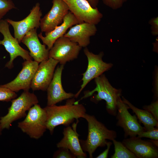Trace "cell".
I'll return each instance as SVG.
<instances>
[{
  "label": "cell",
  "instance_id": "obj_28",
  "mask_svg": "<svg viewBox=\"0 0 158 158\" xmlns=\"http://www.w3.org/2000/svg\"><path fill=\"white\" fill-rule=\"evenodd\" d=\"M143 108L150 113L158 121V101L156 100L149 105L144 106Z\"/></svg>",
  "mask_w": 158,
  "mask_h": 158
},
{
  "label": "cell",
  "instance_id": "obj_25",
  "mask_svg": "<svg viewBox=\"0 0 158 158\" xmlns=\"http://www.w3.org/2000/svg\"><path fill=\"white\" fill-rule=\"evenodd\" d=\"M138 137H145L151 139L158 140V128L154 127L149 130L142 131L138 135Z\"/></svg>",
  "mask_w": 158,
  "mask_h": 158
},
{
  "label": "cell",
  "instance_id": "obj_8",
  "mask_svg": "<svg viewBox=\"0 0 158 158\" xmlns=\"http://www.w3.org/2000/svg\"><path fill=\"white\" fill-rule=\"evenodd\" d=\"M82 48L63 36L57 39L49 50V58L57 60L61 65H64L67 62L76 59Z\"/></svg>",
  "mask_w": 158,
  "mask_h": 158
},
{
  "label": "cell",
  "instance_id": "obj_10",
  "mask_svg": "<svg viewBox=\"0 0 158 158\" xmlns=\"http://www.w3.org/2000/svg\"><path fill=\"white\" fill-rule=\"evenodd\" d=\"M116 125L122 128L126 138L136 137L142 131L145 130L138 123L135 115H132L128 111V106L124 103L121 97L118 100L117 104Z\"/></svg>",
  "mask_w": 158,
  "mask_h": 158
},
{
  "label": "cell",
  "instance_id": "obj_24",
  "mask_svg": "<svg viewBox=\"0 0 158 158\" xmlns=\"http://www.w3.org/2000/svg\"><path fill=\"white\" fill-rule=\"evenodd\" d=\"M17 97V95L15 92L0 85V101H10Z\"/></svg>",
  "mask_w": 158,
  "mask_h": 158
},
{
  "label": "cell",
  "instance_id": "obj_32",
  "mask_svg": "<svg viewBox=\"0 0 158 158\" xmlns=\"http://www.w3.org/2000/svg\"><path fill=\"white\" fill-rule=\"evenodd\" d=\"M150 141L153 143L157 147H158V140L151 139L149 140Z\"/></svg>",
  "mask_w": 158,
  "mask_h": 158
},
{
  "label": "cell",
  "instance_id": "obj_9",
  "mask_svg": "<svg viewBox=\"0 0 158 158\" xmlns=\"http://www.w3.org/2000/svg\"><path fill=\"white\" fill-rule=\"evenodd\" d=\"M69 11L81 23L85 22L95 25L101 21L103 15L97 8L92 7L87 0H62Z\"/></svg>",
  "mask_w": 158,
  "mask_h": 158
},
{
  "label": "cell",
  "instance_id": "obj_30",
  "mask_svg": "<svg viewBox=\"0 0 158 158\" xmlns=\"http://www.w3.org/2000/svg\"><path fill=\"white\" fill-rule=\"evenodd\" d=\"M112 144V142H107L106 146L107 148L102 153L98 156L96 158H107L108 157V154L111 146Z\"/></svg>",
  "mask_w": 158,
  "mask_h": 158
},
{
  "label": "cell",
  "instance_id": "obj_2",
  "mask_svg": "<svg viewBox=\"0 0 158 158\" xmlns=\"http://www.w3.org/2000/svg\"><path fill=\"white\" fill-rule=\"evenodd\" d=\"M83 118L87 122L88 135L86 140H80V142L83 151L87 152L89 158H92L96 149L106 146L107 140L115 139L117 133L115 131L108 129L93 115L86 113Z\"/></svg>",
  "mask_w": 158,
  "mask_h": 158
},
{
  "label": "cell",
  "instance_id": "obj_15",
  "mask_svg": "<svg viewBox=\"0 0 158 158\" xmlns=\"http://www.w3.org/2000/svg\"><path fill=\"white\" fill-rule=\"evenodd\" d=\"M64 65H61L55 69L53 78L47 89V106L56 105L62 101L74 97L75 94L67 93L64 90L61 82V76Z\"/></svg>",
  "mask_w": 158,
  "mask_h": 158
},
{
  "label": "cell",
  "instance_id": "obj_22",
  "mask_svg": "<svg viewBox=\"0 0 158 158\" xmlns=\"http://www.w3.org/2000/svg\"><path fill=\"white\" fill-rule=\"evenodd\" d=\"M114 147V153L111 158H137L136 156L122 143L116 140H112Z\"/></svg>",
  "mask_w": 158,
  "mask_h": 158
},
{
  "label": "cell",
  "instance_id": "obj_20",
  "mask_svg": "<svg viewBox=\"0 0 158 158\" xmlns=\"http://www.w3.org/2000/svg\"><path fill=\"white\" fill-rule=\"evenodd\" d=\"M81 23L75 16L69 11L64 17L63 22L51 31L45 33L44 36L41 32L38 35V37L49 50L54 42L58 38L63 36L67 30L72 26Z\"/></svg>",
  "mask_w": 158,
  "mask_h": 158
},
{
  "label": "cell",
  "instance_id": "obj_12",
  "mask_svg": "<svg viewBox=\"0 0 158 158\" xmlns=\"http://www.w3.org/2000/svg\"><path fill=\"white\" fill-rule=\"evenodd\" d=\"M39 63L32 60H25L22 68L16 77L12 81L1 85L14 92L21 90L29 91L31 82L38 68Z\"/></svg>",
  "mask_w": 158,
  "mask_h": 158
},
{
  "label": "cell",
  "instance_id": "obj_21",
  "mask_svg": "<svg viewBox=\"0 0 158 158\" xmlns=\"http://www.w3.org/2000/svg\"><path fill=\"white\" fill-rule=\"evenodd\" d=\"M123 102L126 104L134 113L140 122L144 126L145 130L158 127V121L149 112L145 110L140 109L135 107L128 100L122 97Z\"/></svg>",
  "mask_w": 158,
  "mask_h": 158
},
{
  "label": "cell",
  "instance_id": "obj_6",
  "mask_svg": "<svg viewBox=\"0 0 158 158\" xmlns=\"http://www.w3.org/2000/svg\"><path fill=\"white\" fill-rule=\"evenodd\" d=\"M9 24L6 19L0 21V33L3 39L0 40V46H3L9 53L10 59L5 65V67L11 69L13 67V61L17 57H21L25 60H32L29 52L22 47L18 40L12 35L9 30Z\"/></svg>",
  "mask_w": 158,
  "mask_h": 158
},
{
  "label": "cell",
  "instance_id": "obj_19",
  "mask_svg": "<svg viewBox=\"0 0 158 158\" xmlns=\"http://www.w3.org/2000/svg\"><path fill=\"white\" fill-rule=\"evenodd\" d=\"M77 123L73 124L72 128L68 126L64 129L63 137L56 146L58 148L68 149L77 158H85L87 155L81 147L79 139V135L76 131Z\"/></svg>",
  "mask_w": 158,
  "mask_h": 158
},
{
  "label": "cell",
  "instance_id": "obj_7",
  "mask_svg": "<svg viewBox=\"0 0 158 158\" xmlns=\"http://www.w3.org/2000/svg\"><path fill=\"white\" fill-rule=\"evenodd\" d=\"M88 60V65L86 71L82 74L83 83L78 92L75 95L74 97L77 98L87 84L93 79H95L103 73L109 70L113 66L111 63L104 62L102 57L103 52L99 54H95L90 51L88 48L85 47L83 50Z\"/></svg>",
  "mask_w": 158,
  "mask_h": 158
},
{
  "label": "cell",
  "instance_id": "obj_3",
  "mask_svg": "<svg viewBox=\"0 0 158 158\" xmlns=\"http://www.w3.org/2000/svg\"><path fill=\"white\" fill-rule=\"evenodd\" d=\"M95 88L91 91L85 92L80 100L89 97L97 92V94L93 97V101L97 102L102 100H104L108 113L112 115H116L117 102L121 97V91L114 87L103 74L95 78Z\"/></svg>",
  "mask_w": 158,
  "mask_h": 158
},
{
  "label": "cell",
  "instance_id": "obj_18",
  "mask_svg": "<svg viewBox=\"0 0 158 158\" xmlns=\"http://www.w3.org/2000/svg\"><path fill=\"white\" fill-rule=\"evenodd\" d=\"M37 29L34 28L28 32L24 36L21 42L29 50V54L34 61L39 63L49 58V50L46 45L40 42L37 33Z\"/></svg>",
  "mask_w": 158,
  "mask_h": 158
},
{
  "label": "cell",
  "instance_id": "obj_16",
  "mask_svg": "<svg viewBox=\"0 0 158 158\" xmlns=\"http://www.w3.org/2000/svg\"><path fill=\"white\" fill-rule=\"evenodd\" d=\"M137 158H157V147L150 141L135 137L124 139L122 142Z\"/></svg>",
  "mask_w": 158,
  "mask_h": 158
},
{
  "label": "cell",
  "instance_id": "obj_1",
  "mask_svg": "<svg viewBox=\"0 0 158 158\" xmlns=\"http://www.w3.org/2000/svg\"><path fill=\"white\" fill-rule=\"evenodd\" d=\"M72 98L67 99L66 104L57 106L54 105L44 108L47 114L46 127L52 134L55 128L60 125L67 126L75 119L83 118L86 109L82 104L79 103Z\"/></svg>",
  "mask_w": 158,
  "mask_h": 158
},
{
  "label": "cell",
  "instance_id": "obj_4",
  "mask_svg": "<svg viewBox=\"0 0 158 158\" xmlns=\"http://www.w3.org/2000/svg\"><path fill=\"white\" fill-rule=\"evenodd\" d=\"M11 101V104L8 109L7 113L1 117L3 129H9L13 122L26 116V111L39 103L37 97L34 93L26 91H24L17 98Z\"/></svg>",
  "mask_w": 158,
  "mask_h": 158
},
{
  "label": "cell",
  "instance_id": "obj_13",
  "mask_svg": "<svg viewBox=\"0 0 158 158\" xmlns=\"http://www.w3.org/2000/svg\"><path fill=\"white\" fill-rule=\"evenodd\" d=\"M59 63L58 61L51 58L40 63L31 82V88L32 90L47 91Z\"/></svg>",
  "mask_w": 158,
  "mask_h": 158
},
{
  "label": "cell",
  "instance_id": "obj_31",
  "mask_svg": "<svg viewBox=\"0 0 158 158\" xmlns=\"http://www.w3.org/2000/svg\"><path fill=\"white\" fill-rule=\"evenodd\" d=\"M91 6L93 8H97L99 0H87Z\"/></svg>",
  "mask_w": 158,
  "mask_h": 158
},
{
  "label": "cell",
  "instance_id": "obj_27",
  "mask_svg": "<svg viewBox=\"0 0 158 158\" xmlns=\"http://www.w3.org/2000/svg\"><path fill=\"white\" fill-rule=\"evenodd\" d=\"M106 6L113 10H117L121 7L127 0H102Z\"/></svg>",
  "mask_w": 158,
  "mask_h": 158
},
{
  "label": "cell",
  "instance_id": "obj_29",
  "mask_svg": "<svg viewBox=\"0 0 158 158\" xmlns=\"http://www.w3.org/2000/svg\"><path fill=\"white\" fill-rule=\"evenodd\" d=\"M149 23L151 26L152 34L155 36L158 35V17H154L150 20Z\"/></svg>",
  "mask_w": 158,
  "mask_h": 158
},
{
  "label": "cell",
  "instance_id": "obj_23",
  "mask_svg": "<svg viewBox=\"0 0 158 158\" xmlns=\"http://www.w3.org/2000/svg\"><path fill=\"white\" fill-rule=\"evenodd\" d=\"M16 8L12 0H0V21L8 12Z\"/></svg>",
  "mask_w": 158,
  "mask_h": 158
},
{
  "label": "cell",
  "instance_id": "obj_17",
  "mask_svg": "<svg viewBox=\"0 0 158 158\" xmlns=\"http://www.w3.org/2000/svg\"><path fill=\"white\" fill-rule=\"evenodd\" d=\"M97 31L95 25L83 22L71 27L63 36L85 48L89 44L90 37L95 35Z\"/></svg>",
  "mask_w": 158,
  "mask_h": 158
},
{
  "label": "cell",
  "instance_id": "obj_26",
  "mask_svg": "<svg viewBox=\"0 0 158 158\" xmlns=\"http://www.w3.org/2000/svg\"><path fill=\"white\" fill-rule=\"evenodd\" d=\"M56 151L53 157L56 158H75L76 157L67 148L61 147Z\"/></svg>",
  "mask_w": 158,
  "mask_h": 158
},
{
  "label": "cell",
  "instance_id": "obj_11",
  "mask_svg": "<svg viewBox=\"0 0 158 158\" xmlns=\"http://www.w3.org/2000/svg\"><path fill=\"white\" fill-rule=\"evenodd\" d=\"M42 15L40 4L37 3L31 10L29 14L22 20L15 21L8 18L6 19L9 24L13 27L14 37L19 43L28 32L32 29H37L40 27Z\"/></svg>",
  "mask_w": 158,
  "mask_h": 158
},
{
  "label": "cell",
  "instance_id": "obj_33",
  "mask_svg": "<svg viewBox=\"0 0 158 158\" xmlns=\"http://www.w3.org/2000/svg\"><path fill=\"white\" fill-rule=\"evenodd\" d=\"M3 129L2 128L1 123V117H0V135H1L2 131Z\"/></svg>",
  "mask_w": 158,
  "mask_h": 158
},
{
  "label": "cell",
  "instance_id": "obj_5",
  "mask_svg": "<svg viewBox=\"0 0 158 158\" xmlns=\"http://www.w3.org/2000/svg\"><path fill=\"white\" fill-rule=\"evenodd\" d=\"M47 120L44 109L37 104L29 109L25 119L18 123V127L31 138L38 139L47 129Z\"/></svg>",
  "mask_w": 158,
  "mask_h": 158
},
{
  "label": "cell",
  "instance_id": "obj_14",
  "mask_svg": "<svg viewBox=\"0 0 158 158\" xmlns=\"http://www.w3.org/2000/svg\"><path fill=\"white\" fill-rule=\"evenodd\" d=\"M52 6L50 11L41 18L40 27L42 32L48 33L63 22L69 11L68 7L62 0H52Z\"/></svg>",
  "mask_w": 158,
  "mask_h": 158
}]
</instances>
